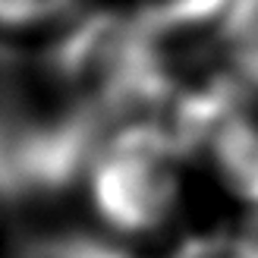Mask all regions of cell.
<instances>
[{"label":"cell","instance_id":"obj_1","mask_svg":"<svg viewBox=\"0 0 258 258\" xmlns=\"http://www.w3.org/2000/svg\"><path fill=\"white\" fill-rule=\"evenodd\" d=\"M98 230L129 246L176 233L189 202V148L154 123H126L101 139L82 179Z\"/></svg>","mask_w":258,"mask_h":258},{"label":"cell","instance_id":"obj_2","mask_svg":"<svg viewBox=\"0 0 258 258\" xmlns=\"http://www.w3.org/2000/svg\"><path fill=\"white\" fill-rule=\"evenodd\" d=\"M79 0H0V41L47 38L73 16Z\"/></svg>","mask_w":258,"mask_h":258},{"label":"cell","instance_id":"obj_3","mask_svg":"<svg viewBox=\"0 0 258 258\" xmlns=\"http://www.w3.org/2000/svg\"><path fill=\"white\" fill-rule=\"evenodd\" d=\"M167 258H258V236L236 227H208L173 239Z\"/></svg>","mask_w":258,"mask_h":258},{"label":"cell","instance_id":"obj_4","mask_svg":"<svg viewBox=\"0 0 258 258\" xmlns=\"http://www.w3.org/2000/svg\"><path fill=\"white\" fill-rule=\"evenodd\" d=\"M0 230H4V217H0Z\"/></svg>","mask_w":258,"mask_h":258}]
</instances>
